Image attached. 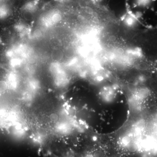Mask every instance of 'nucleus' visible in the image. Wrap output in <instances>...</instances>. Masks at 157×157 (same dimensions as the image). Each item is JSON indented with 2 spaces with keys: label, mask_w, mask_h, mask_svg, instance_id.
Instances as JSON below:
<instances>
[{
  "label": "nucleus",
  "mask_w": 157,
  "mask_h": 157,
  "mask_svg": "<svg viewBox=\"0 0 157 157\" xmlns=\"http://www.w3.org/2000/svg\"><path fill=\"white\" fill-rule=\"evenodd\" d=\"M97 86L80 108L74 109L83 114L79 121L98 135L117 132L124 125L130 113L128 98L117 85H103L104 78L98 76Z\"/></svg>",
  "instance_id": "1"
},
{
  "label": "nucleus",
  "mask_w": 157,
  "mask_h": 157,
  "mask_svg": "<svg viewBox=\"0 0 157 157\" xmlns=\"http://www.w3.org/2000/svg\"><path fill=\"white\" fill-rule=\"evenodd\" d=\"M63 53L59 49H54L52 52V58L55 60H61L63 58Z\"/></svg>",
  "instance_id": "2"
},
{
  "label": "nucleus",
  "mask_w": 157,
  "mask_h": 157,
  "mask_svg": "<svg viewBox=\"0 0 157 157\" xmlns=\"http://www.w3.org/2000/svg\"><path fill=\"white\" fill-rule=\"evenodd\" d=\"M151 0H135V4L136 6H145L147 5V4Z\"/></svg>",
  "instance_id": "3"
},
{
  "label": "nucleus",
  "mask_w": 157,
  "mask_h": 157,
  "mask_svg": "<svg viewBox=\"0 0 157 157\" xmlns=\"http://www.w3.org/2000/svg\"><path fill=\"white\" fill-rule=\"evenodd\" d=\"M62 19V16L59 13H56L52 16V20L55 22H58Z\"/></svg>",
  "instance_id": "4"
},
{
  "label": "nucleus",
  "mask_w": 157,
  "mask_h": 157,
  "mask_svg": "<svg viewBox=\"0 0 157 157\" xmlns=\"http://www.w3.org/2000/svg\"><path fill=\"white\" fill-rule=\"evenodd\" d=\"M24 18L27 20L30 21L33 18V14L32 12L29 11H25L23 14Z\"/></svg>",
  "instance_id": "5"
},
{
  "label": "nucleus",
  "mask_w": 157,
  "mask_h": 157,
  "mask_svg": "<svg viewBox=\"0 0 157 157\" xmlns=\"http://www.w3.org/2000/svg\"><path fill=\"white\" fill-rule=\"evenodd\" d=\"M7 83L5 81H0V93L4 91L7 88Z\"/></svg>",
  "instance_id": "6"
},
{
  "label": "nucleus",
  "mask_w": 157,
  "mask_h": 157,
  "mask_svg": "<svg viewBox=\"0 0 157 157\" xmlns=\"http://www.w3.org/2000/svg\"><path fill=\"white\" fill-rule=\"evenodd\" d=\"M77 19L79 21H84L85 20V17L83 15H81V14H79L78 16H77Z\"/></svg>",
  "instance_id": "7"
},
{
  "label": "nucleus",
  "mask_w": 157,
  "mask_h": 157,
  "mask_svg": "<svg viewBox=\"0 0 157 157\" xmlns=\"http://www.w3.org/2000/svg\"><path fill=\"white\" fill-rule=\"evenodd\" d=\"M117 52L118 53L121 54H123L124 52V49L121 48H118V49H117Z\"/></svg>",
  "instance_id": "8"
},
{
  "label": "nucleus",
  "mask_w": 157,
  "mask_h": 157,
  "mask_svg": "<svg viewBox=\"0 0 157 157\" xmlns=\"http://www.w3.org/2000/svg\"><path fill=\"white\" fill-rule=\"evenodd\" d=\"M94 22L96 23H98L99 22V19L98 17H94L93 19Z\"/></svg>",
  "instance_id": "9"
},
{
  "label": "nucleus",
  "mask_w": 157,
  "mask_h": 157,
  "mask_svg": "<svg viewBox=\"0 0 157 157\" xmlns=\"http://www.w3.org/2000/svg\"><path fill=\"white\" fill-rule=\"evenodd\" d=\"M111 41H114L115 40V37L114 36H111L109 38Z\"/></svg>",
  "instance_id": "10"
}]
</instances>
